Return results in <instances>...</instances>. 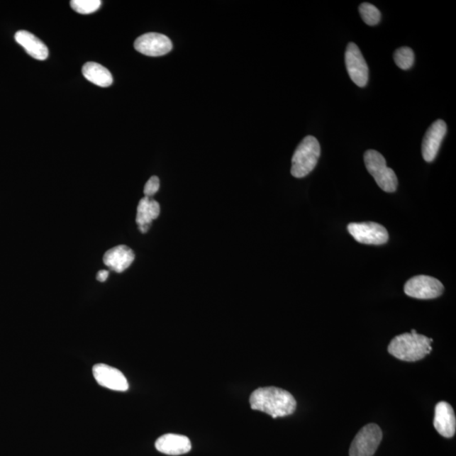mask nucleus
Wrapping results in <instances>:
<instances>
[{"mask_svg":"<svg viewBox=\"0 0 456 456\" xmlns=\"http://www.w3.org/2000/svg\"><path fill=\"white\" fill-rule=\"evenodd\" d=\"M251 408L272 416L273 418L294 413L296 401L289 391L277 387L255 389L250 398Z\"/></svg>","mask_w":456,"mask_h":456,"instance_id":"obj_1","label":"nucleus"},{"mask_svg":"<svg viewBox=\"0 0 456 456\" xmlns=\"http://www.w3.org/2000/svg\"><path fill=\"white\" fill-rule=\"evenodd\" d=\"M433 339L417 333L415 330L411 333L396 336L388 347V352L397 360L405 362H417L423 360L432 352Z\"/></svg>","mask_w":456,"mask_h":456,"instance_id":"obj_2","label":"nucleus"},{"mask_svg":"<svg viewBox=\"0 0 456 456\" xmlns=\"http://www.w3.org/2000/svg\"><path fill=\"white\" fill-rule=\"evenodd\" d=\"M321 156V145L316 137L309 135L301 141L291 159V174L301 179L311 174Z\"/></svg>","mask_w":456,"mask_h":456,"instance_id":"obj_3","label":"nucleus"},{"mask_svg":"<svg viewBox=\"0 0 456 456\" xmlns=\"http://www.w3.org/2000/svg\"><path fill=\"white\" fill-rule=\"evenodd\" d=\"M365 163L367 170L374 177L379 187L385 192H395L398 186L397 177L391 168L387 165L384 157L374 150L365 153Z\"/></svg>","mask_w":456,"mask_h":456,"instance_id":"obj_4","label":"nucleus"},{"mask_svg":"<svg viewBox=\"0 0 456 456\" xmlns=\"http://www.w3.org/2000/svg\"><path fill=\"white\" fill-rule=\"evenodd\" d=\"M383 438V432L377 424L369 423L361 429L350 447V456H373Z\"/></svg>","mask_w":456,"mask_h":456,"instance_id":"obj_5","label":"nucleus"},{"mask_svg":"<svg viewBox=\"0 0 456 456\" xmlns=\"http://www.w3.org/2000/svg\"><path fill=\"white\" fill-rule=\"evenodd\" d=\"M445 291L444 285L438 279L428 276H417L407 281L404 291L411 298L433 299L438 298Z\"/></svg>","mask_w":456,"mask_h":456,"instance_id":"obj_6","label":"nucleus"},{"mask_svg":"<svg viewBox=\"0 0 456 456\" xmlns=\"http://www.w3.org/2000/svg\"><path fill=\"white\" fill-rule=\"evenodd\" d=\"M350 234L358 243L365 245H382L389 239L387 230L376 223H350L347 227Z\"/></svg>","mask_w":456,"mask_h":456,"instance_id":"obj_7","label":"nucleus"},{"mask_svg":"<svg viewBox=\"0 0 456 456\" xmlns=\"http://www.w3.org/2000/svg\"><path fill=\"white\" fill-rule=\"evenodd\" d=\"M345 61L352 81L357 87H365L369 82V67L362 52L355 43H350L347 48Z\"/></svg>","mask_w":456,"mask_h":456,"instance_id":"obj_8","label":"nucleus"},{"mask_svg":"<svg viewBox=\"0 0 456 456\" xmlns=\"http://www.w3.org/2000/svg\"><path fill=\"white\" fill-rule=\"evenodd\" d=\"M134 47L136 51L144 55L160 57L172 50V43L165 35L150 33L137 38Z\"/></svg>","mask_w":456,"mask_h":456,"instance_id":"obj_9","label":"nucleus"},{"mask_svg":"<svg viewBox=\"0 0 456 456\" xmlns=\"http://www.w3.org/2000/svg\"><path fill=\"white\" fill-rule=\"evenodd\" d=\"M93 375L101 387L116 391H126L128 383L126 376L115 367L99 364L93 367Z\"/></svg>","mask_w":456,"mask_h":456,"instance_id":"obj_10","label":"nucleus"},{"mask_svg":"<svg viewBox=\"0 0 456 456\" xmlns=\"http://www.w3.org/2000/svg\"><path fill=\"white\" fill-rule=\"evenodd\" d=\"M446 133V123L442 119H438L429 127L424 135L422 145V153L425 161L428 162L435 161Z\"/></svg>","mask_w":456,"mask_h":456,"instance_id":"obj_11","label":"nucleus"},{"mask_svg":"<svg viewBox=\"0 0 456 456\" xmlns=\"http://www.w3.org/2000/svg\"><path fill=\"white\" fill-rule=\"evenodd\" d=\"M433 426L443 437L450 438L455 436L456 418L453 407L445 401L438 402L435 406Z\"/></svg>","mask_w":456,"mask_h":456,"instance_id":"obj_12","label":"nucleus"},{"mask_svg":"<svg viewBox=\"0 0 456 456\" xmlns=\"http://www.w3.org/2000/svg\"><path fill=\"white\" fill-rule=\"evenodd\" d=\"M135 255L130 248L119 245L106 252L104 262L115 272L122 273L134 262Z\"/></svg>","mask_w":456,"mask_h":456,"instance_id":"obj_13","label":"nucleus"},{"mask_svg":"<svg viewBox=\"0 0 456 456\" xmlns=\"http://www.w3.org/2000/svg\"><path fill=\"white\" fill-rule=\"evenodd\" d=\"M156 449L162 454L180 455L189 452L192 445L188 437L174 433H167L157 438Z\"/></svg>","mask_w":456,"mask_h":456,"instance_id":"obj_14","label":"nucleus"},{"mask_svg":"<svg viewBox=\"0 0 456 456\" xmlns=\"http://www.w3.org/2000/svg\"><path fill=\"white\" fill-rule=\"evenodd\" d=\"M17 43L24 48L33 59L45 60L48 57V48L45 43L28 30H21L15 35Z\"/></svg>","mask_w":456,"mask_h":456,"instance_id":"obj_15","label":"nucleus"},{"mask_svg":"<svg viewBox=\"0 0 456 456\" xmlns=\"http://www.w3.org/2000/svg\"><path fill=\"white\" fill-rule=\"evenodd\" d=\"M160 205L149 197L141 199L137 207L136 223L143 233L148 232L150 224L160 215Z\"/></svg>","mask_w":456,"mask_h":456,"instance_id":"obj_16","label":"nucleus"},{"mask_svg":"<svg viewBox=\"0 0 456 456\" xmlns=\"http://www.w3.org/2000/svg\"><path fill=\"white\" fill-rule=\"evenodd\" d=\"M82 74L87 81L101 87H109L113 82V75L109 70L95 62H88L84 65Z\"/></svg>","mask_w":456,"mask_h":456,"instance_id":"obj_17","label":"nucleus"},{"mask_svg":"<svg viewBox=\"0 0 456 456\" xmlns=\"http://www.w3.org/2000/svg\"><path fill=\"white\" fill-rule=\"evenodd\" d=\"M415 55L413 50L408 47H402L394 54L395 63L401 69H409L414 64Z\"/></svg>","mask_w":456,"mask_h":456,"instance_id":"obj_18","label":"nucleus"},{"mask_svg":"<svg viewBox=\"0 0 456 456\" xmlns=\"http://www.w3.org/2000/svg\"><path fill=\"white\" fill-rule=\"evenodd\" d=\"M360 13L362 21L369 26L377 25L382 19V13L369 3H362L360 6Z\"/></svg>","mask_w":456,"mask_h":456,"instance_id":"obj_19","label":"nucleus"},{"mask_svg":"<svg viewBox=\"0 0 456 456\" xmlns=\"http://www.w3.org/2000/svg\"><path fill=\"white\" fill-rule=\"evenodd\" d=\"M101 6L100 0H72L70 6L75 12L82 15H89L99 10Z\"/></svg>","mask_w":456,"mask_h":456,"instance_id":"obj_20","label":"nucleus"},{"mask_svg":"<svg viewBox=\"0 0 456 456\" xmlns=\"http://www.w3.org/2000/svg\"><path fill=\"white\" fill-rule=\"evenodd\" d=\"M159 189H160V180L157 176H152L145 185V196L149 198L153 196L157 193Z\"/></svg>","mask_w":456,"mask_h":456,"instance_id":"obj_21","label":"nucleus"},{"mask_svg":"<svg viewBox=\"0 0 456 456\" xmlns=\"http://www.w3.org/2000/svg\"><path fill=\"white\" fill-rule=\"evenodd\" d=\"M109 276V272L108 271H105V269H103V271H100L99 273H97L96 280L100 282H104L107 281Z\"/></svg>","mask_w":456,"mask_h":456,"instance_id":"obj_22","label":"nucleus"}]
</instances>
